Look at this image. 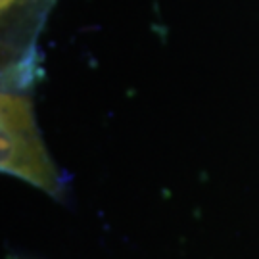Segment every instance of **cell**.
<instances>
[{
    "instance_id": "1",
    "label": "cell",
    "mask_w": 259,
    "mask_h": 259,
    "mask_svg": "<svg viewBox=\"0 0 259 259\" xmlns=\"http://www.w3.org/2000/svg\"><path fill=\"white\" fill-rule=\"evenodd\" d=\"M27 96L29 91H2V169L56 194L60 175L38 139Z\"/></svg>"
},
{
    "instance_id": "2",
    "label": "cell",
    "mask_w": 259,
    "mask_h": 259,
    "mask_svg": "<svg viewBox=\"0 0 259 259\" xmlns=\"http://www.w3.org/2000/svg\"><path fill=\"white\" fill-rule=\"evenodd\" d=\"M56 0H0L2 91H31L38 73V37Z\"/></svg>"
}]
</instances>
